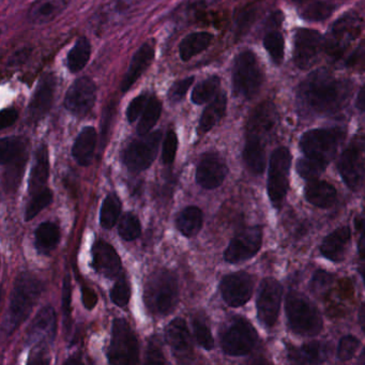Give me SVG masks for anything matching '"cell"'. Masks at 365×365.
I'll list each match as a JSON object with an SVG mask.
<instances>
[{
	"label": "cell",
	"mask_w": 365,
	"mask_h": 365,
	"mask_svg": "<svg viewBox=\"0 0 365 365\" xmlns=\"http://www.w3.org/2000/svg\"><path fill=\"white\" fill-rule=\"evenodd\" d=\"M351 93L349 83L335 78L327 70L309 74L298 91L299 103L314 114L329 116L341 112Z\"/></svg>",
	"instance_id": "6da1fadb"
},
{
	"label": "cell",
	"mask_w": 365,
	"mask_h": 365,
	"mask_svg": "<svg viewBox=\"0 0 365 365\" xmlns=\"http://www.w3.org/2000/svg\"><path fill=\"white\" fill-rule=\"evenodd\" d=\"M42 290L41 281L33 273L23 272L16 277L3 324L6 334H12L29 318Z\"/></svg>",
	"instance_id": "7a4b0ae2"
},
{
	"label": "cell",
	"mask_w": 365,
	"mask_h": 365,
	"mask_svg": "<svg viewBox=\"0 0 365 365\" xmlns=\"http://www.w3.org/2000/svg\"><path fill=\"white\" fill-rule=\"evenodd\" d=\"M179 301L178 277L173 271L158 270L147 279L144 302L155 315H168Z\"/></svg>",
	"instance_id": "3957f363"
},
{
	"label": "cell",
	"mask_w": 365,
	"mask_h": 365,
	"mask_svg": "<svg viewBox=\"0 0 365 365\" xmlns=\"http://www.w3.org/2000/svg\"><path fill=\"white\" fill-rule=\"evenodd\" d=\"M29 140L22 136H10L0 140V162L4 168V187L14 192L20 185L29 161Z\"/></svg>",
	"instance_id": "277c9868"
},
{
	"label": "cell",
	"mask_w": 365,
	"mask_h": 365,
	"mask_svg": "<svg viewBox=\"0 0 365 365\" xmlns=\"http://www.w3.org/2000/svg\"><path fill=\"white\" fill-rule=\"evenodd\" d=\"M286 316L290 329L303 336H315L322 331V314L302 294L290 292L286 298Z\"/></svg>",
	"instance_id": "5b68a950"
},
{
	"label": "cell",
	"mask_w": 365,
	"mask_h": 365,
	"mask_svg": "<svg viewBox=\"0 0 365 365\" xmlns=\"http://www.w3.org/2000/svg\"><path fill=\"white\" fill-rule=\"evenodd\" d=\"M264 73L257 57L252 51H243L235 59L232 86L237 97L251 100L259 93Z\"/></svg>",
	"instance_id": "8992f818"
},
{
	"label": "cell",
	"mask_w": 365,
	"mask_h": 365,
	"mask_svg": "<svg viewBox=\"0 0 365 365\" xmlns=\"http://www.w3.org/2000/svg\"><path fill=\"white\" fill-rule=\"evenodd\" d=\"M108 359L110 364H135L140 360L138 337L129 322L123 318H117L113 322Z\"/></svg>",
	"instance_id": "52a82bcc"
},
{
	"label": "cell",
	"mask_w": 365,
	"mask_h": 365,
	"mask_svg": "<svg viewBox=\"0 0 365 365\" xmlns=\"http://www.w3.org/2000/svg\"><path fill=\"white\" fill-rule=\"evenodd\" d=\"M258 341L255 328L242 317H235L221 332V347L228 356H247Z\"/></svg>",
	"instance_id": "ba28073f"
},
{
	"label": "cell",
	"mask_w": 365,
	"mask_h": 365,
	"mask_svg": "<svg viewBox=\"0 0 365 365\" xmlns=\"http://www.w3.org/2000/svg\"><path fill=\"white\" fill-rule=\"evenodd\" d=\"M345 138L341 129H315L305 132L300 140V148L307 157L329 163Z\"/></svg>",
	"instance_id": "9c48e42d"
},
{
	"label": "cell",
	"mask_w": 365,
	"mask_h": 365,
	"mask_svg": "<svg viewBox=\"0 0 365 365\" xmlns=\"http://www.w3.org/2000/svg\"><path fill=\"white\" fill-rule=\"evenodd\" d=\"M290 166V151L285 147L275 149L271 155L268 176V195L275 208L281 207L287 194Z\"/></svg>",
	"instance_id": "30bf717a"
},
{
	"label": "cell",
	"mask_w": 365,
	"mask_h": 365,
	"mask_svg": "<svg viewBox=\"0 0 365 365\" xmlns=\"http://www.w3.org/2000/svg\"><path fill=\"white\" fill-rule=\"evenodd\" d=\"M133 140L123 153V162L132 173L148 170L157 157L161 142V131L153 132Z\"/></svg>",
	"instance_id": "8fae6325"
},
{
	"label": "cell",
	"mask_w": 365,
	"mask_h": 365,
	"mask_svg": "<svg viewBox=\"0 0 365 365\" xmlns=\"http://www.w3.org/2000/svg\"><path fill=\"white\" fill-rule=\"evenodd\" d=\"M361 26L362 21L358 14L351 12L341 16L331 27L330 33L324 40V50L331 56H341L346 48L360 35Z\"/></svg>",
	"instance_id": "7c38bea8"
},
{
	"label": "cell",
	"mask_w": 365,
	"mask_h": 365,
	"mask_svg": "<svg viewBox=\"0 0 365 365\" xmlns=\"http://www.w3.org/2000/svg\"><path fill=\"white\" fill-rule=\"evenodd\" d=\"M283 288L277 279L267 277L260 284L257 297L258 319L267 328L274 326L279 317Z\"/></svg>",
	"instance_id": "4fadbf2b"
},
{
	"label": "cell",
	"mask_w": 365,
	"mask_h": 365,
	"mask_svg": "<svg viewBox=\"0 0 365 365\" xmlns=\"http://www.w3.org/2000/svg\"><path fill=\"white\" fill-rule=\"evenodd\" d=\"M262 245V230L258 226L245 228L232 238L226 249L224 258L230 264H238L251 259Z\"/></svg>",
	"instance_id": "5bb4252c"
},
{
	"label": "cell",
	"mask_w": 365,
	"mask_h": 365,
	"mask_svg": "<svg viewBox=\"0 0 365 365\" xmlns=\"http://www.w3.org/2000/svg\"><path fill=\"white\" fill-rule=\"evenodd\" d=\"M324 48V40L318 31L300 29L296 31L294 41V61L299 69H309L317 61Z\"/></svg>",
	"instance_id": "9a60e30c"
},
{
	"label": "cell",
	"mask_w": 365,
	"mask_h": 365,
	"mask_svg": "<svg viewBox=\"0 0 365 365\" xmlns=\"http://www.w3.org/2000/svg\"><path fill=\"white\" fill-rule=\"evenodd\" d=\"M57 317L54 307L48 305L40 309L35 319L29 327L26 341L29 345H36L44 350L54 341L56 336Z\"/></svg>",
	"instance_id": "2e32d148"
},
{
	"label": "cell",
	"mask_w": 365,
	"mask_h": 365,
	"mask_svg": "<svg viewBox=\"0 0 365 365\" xmlns=\"http://www.w3.org/2000/svg\"><path fill=\"white\" fill-rule=\"evenodd\" d=\"M97 100V87L89 78L76 80L68 89L65 97V108L71 114L82 117L88 114Z\"/></svg>",
	"instance_id": "e0dca14e"
},
{
	"label": "cell",
	"mask_w": 365,
	"mask_h": 365,
	"mask_svg": "<svg viewBox=\"0 0 365 365\" xmlns=\"http://www.w3.org/2000/svg\"><path fill=\"white\" fill-rule=\"evenodd\" d=\"M253 288V279L249 273L243 271L226 275L220 284L224 301L232 307L245 305L251 299Z\"/></svg>",
	"instance_id": "ac0fdd59"
},
{
	"label": "cell",
	"mask_w": 365,
	"mask_h": 365,
	"mask_svg": "<svg viewBox=\"0 0 365 365\" xmlns=\"http://www.w3.org/2000/svg\"><path fill=\"white\" fill-rule=\"evenodd\" d=\"M277 114L274 106L264 102L252 112L247 125V138L266 143L277 125Z\"/></svg>",
	"instance_id": "d6986e66"
},
{
	"label": "cell",
	"mask_w": 365,
	"mask_h": 365,
	"mask_svg": "<svg viewBox=\"0 0 365 365\" xmlns=\"http://www.w3.org/2000/svg\"><path fill=\"white\" fill-rule=\"evenodd\" d=\"M225 161L217 153L202 155L196 170V182L206 190L219 187L227 176Z\"/></svg>",
	"instance_id": "ffe728a7"
},
{
	"label": "cell",
	"mask_w": 365,
	"mask_h": 365,
	"mask_svg": "<svg viewBox=\"0 0 365 365\" xmlns=\"http://www.w3.org/2000/svg\"><path fill=\"white\" fill-rule=\"evenodd\" d=\"M339 172L350 190L358 191L362 187L365 179V163L356 147H348L341 153L339 161Z\"/></svg>",
	"instance_id": "44dd1931"
},
{
	"label": "cell",
	"mask_w": 365,
	"mask_h": 365,
	"mask_svg": "<svg viewBox=\"0 0 365 365\" xmlns=\"http://www.w3.org/2000/svg\"><path fill=\"white\" fill-rule=\"evenodd\" d=\"M56 78L54 74L46 73L40 78L29 108V117L31 123H38L50 112L54 101Z\"/></svg>",
	"instance_id": "7402d4cb"
},
{
	"label": "cell",
	"mask_w": 365,
	"mask_h": 365,
	"mask_svg": "<svg viewBox=\"0 0 365 365\" xmlns=\"http://www.w3.org/2000/svg\"><path fill=\"white\" fill-rule=\"evenodd\" d=\"M93 268L96 272L100 273L108 279L119 277L121 272V258L117 254L113 245L106 241L99 240L93 245Z\"/></svg>",
	"instance_id": "603a6c76"
},
{
	"label": "cell",
	"mask_w": 365,
	"mask_h": 365,
	"mask_svg": "<svg viewBox=\"0 0 365 365\" xmlns=\"http://www.w3.org/2000/svg\"><path fill=\"white\" fill-rule=\"evenodd\" d=\"M165 339L177 358L181 360L191 358L193 347L185 320L182 318L172 320L166 327Z\"/></svg>",
	"instance_id": "cb8c5ba5"
},
{
	"label": "cell",
	"mask_w": 365,
	"mask_h": 365,
	"mask_svg": "<svg viewBox=\"0 0 365 365\" xmlns=\"http://www.w3.org/2000/svg\"><path fill=\"white\" fill-rule=\"evenodd\" d=\"M155 53L153 46L149 43H144L134 54L131 59L127 73L123 76L120 89L123 93H127L132 88L136 81L145 73L147 69L150 67L155 59Z\"/></svg>",
	"instance_id": "d4e9b609"
},
{
	"label": "cell",
	"mask_w": 365,
	"mask_h": 365,
	"mask_svg": "<svg viewBox=\"0 0 365 365\" xmlns=\"http://www.w3.org/2000/svg\"><path fill=\"white\" fill-rule=\"evenodd\" d=\"M350 238H351V230L348 226L337 228L322 241L320 247L322 256L334 262H341L345 258Z\"/></svg>",
	"instance_id": "484cf974"
},
{
	"label": "cell",
	"mask_w": 365,
	"mask_h": 365,
	"mask_svg": "<svg viewBox=\"0 0 365 365\" xmlns=\"http://www.w3.org/2000/svg\"><path fill=\"white\" fill-rule=\"evenodd\" d=\"M70 3L71 0H36L29 10V21L35 25L48 24L58 18Z\"/></svg>",
	"instance_id": "4316f807"
},
{
	"label": "cell",
	"mask_w": 365,
	"mask_h": 365,
	"mask_svg": "<svg viewBox=\"0 0 365 365\" xmlns=\"http://www.w3.org/2000/svg\"><path fill=\"white\" fill-rule=\"evenodd\" d=\"M328 354V346L320 341H312L299 348H288V359L297 364H320L326 361Z\"/></svg>",
	"instance_id": "83f0119b"
},
{
	"label": "cell",
	"mask_w": 365,
	"mask_h": 365,
	"mask_svg": "<svg viewBox=\"0 0 365 365\" xmlns=\"http://www.w3.org/2000/svg\"><path fill=\"white\" fill-rule=\"evenodd\" d=\"M50 176V157L46 145H40L36 153V161L29 177V193L35 195L44 189Z\"/></svg>",
	"instance_id": "f1b7e54d"
},
{
	"label": "cell",
	"mask_w": 365,
	"mask_h": 365,
	"mask_svg": "<svg viewBox=\"0 0 365 365\" xmlns=\"http://www.w3.org/2000/svg\"><path fill=\"white\" fill-rule=\"evenodd\" d=\"M96 145H97V131L95 128H84L76 138L72 148V155L81 166H89L93 163Z\"/></svg>",
	"instance_id": "f546056e"
},
{
	"label": "cell",
	"mask_w": 365,
	"mask_h": 365,
	"mask_svg": "<svg viewBox=\"0 0 365 365\" xmlns=\"http://www.w3.org/2000/svg\"><path fill=\"white\" fill-rule=\"evenodd\" d=\"M336 190L326 181L309 180L305 187V198L318 208H330L336 200Z\"/></svg>",
	"instance_id": "4dcf8cb0"
},
{
	"label": "cell",
	"mask_w": 365,
	"mask_h": 365,
	"mask_svg": "<svg viewBox=\"0 0 365 365\" xmlns=\"http://www.w3.org/2000/svg\"><path fill=\"white\" fill-rule=\"evenodd\" d=\"M213 36L205 31L190 34L179 44V55L182 61H191L196 55L206 51L212 42Z\"/></svg>",
	"instance_id": "1f68e13d"
},
{
	"label": "cell",
	"mask_w": 365,
	"mask_h": 365,
	"mask_svg": "<svg viewBox=\"0 0 365 365\" xmlns=\"http://www.w3.org/2000/svg\"><path fill=\"white\" fill-rule=\"evenodd\" d=\"M227 108V98L224 93H220L209 106L205 108L200 120V132L207 133L217 125L225 115Z\"/></svg>",
	"instance_id": "d6a6232c"
},
{
	"label": "cell",
	"mask_w": 365,
	"mask_h": 365,
	"mask_svg": "<svg viewBox=\"0 0 365 365\" xmlns=\"http://www.w3.org/2000/svg\"><path fill=\"white\" fill-rule=\"evenodd\" d=\"M204 222V215L198 207L190 206L183 209L176 220L177 228L183 236L191 238L200 232Z\"/></svg>",
	"instance_id": "836d02e7"
},
{
	"label": "cell",
	"mask_w": 365,
	"mask_h": 365,
	"mask_svg": "<svg viewBox=\"0 0 365 365\" xmlns=\"http://www.w3.org/2000/svg\"><path fill=\"white\" fill-rule=\"evenodd\" d=\"M36 249L41 254H48L56 249L61 240V232L56 224L44 222L36 230Z\"/></svg>",
	"instance_id": "e575fe53"
},
{
	"label": "cell",
	"mask_w": 365,
	"mask_h": 365,
	"mask_svg": "<svg viewBox=\"0 0 365 365\" xmlns=\"http://www.w3.org/2000/svg\"><path fill=\"white\" fill-rule=\"evenodd\" d=\"M243 159L252 173L255 175L262 174L266 166L264 144L247 138L245 149H243Z\"/></svg>",
	"instance_id": "d590c367"
},
{
	"label": "cell",
	"mask_w": 365,
	"mask_h": 365,
	"mask_svg": "<svg viewBox=\"0 0 365 365\" xmlns=\"http://www.w3.org/2000/svg\"><path fill=\"white\" fill-rule=\"evenodd\" d=\"M91 55V46L86 37L78 38V41L74 44L73 48L68 54V68L72 73H78L82 71Z\"/></svg>",
	"instance_id": "8d00e7d4"
},
{
	"label": "cell",
	"mask_w": 365,
	"mask_h": 365,
	"mask_svg": "<svg viewBox=\"0 0 365 365\" xmlns=\"http://www.w3.org/2000/svg\"><path fill=\"white\" fill-rule=\"evenodd\" d=\"M220 86H221V80L219 76H211L202 81L194 87L191 96L192 101L197 106H202L212 101L220 93Z\"/></svg>",
	"instance_id": "74e56055"
},
{
	"label": "cell",
	"mask_w": 365,
	"mask_h": 365,
	"mask_svg": "<svg viewBox=\"0 0 365 365\" xmlns=\"http://www.w3.org/2000/svg\"><path fill=\"white\" fill-rule=\"evenodd\" d=\"M162 114V103L155 96L149 97L146 108L140 116L138 125V133L140 135H146L157 125L158 120Z\"/></svg>",
	"instance_id": "f35d334b"
},
{
	"label": "cell",
	"mask_w": 365,
	"mask_h": 365,
	"mask_svg": "<svg viewBox=\"0 0 365 365\" xmlns=\"http://www.w3.org/2000/svg\"><path fill=\"white\" fill-rule=\"evenodd\" d=\"M121 213V200L116 194H108L102 204L100 213V223L106 230H110L116 225Z\"/></svg>",
	"instance_id": "ab89813d"
},
{
	"label": "cell",
	"mask_w": 365,
	"mask_h": 365,
	"mask_svg": "<svg viewBox=\"0 0 365 365\" xmlns=\"http://www.w3.org/2000/svg\"><path fill=\"white\" fill-rule=\"evenodd\" d=\"M334 5L331 3L314 0L303 6L301 9V16L307 21L320 22V21L327 20L334 12Z\"/></svg>",
	"instance_id": "60d3db41"
},
{
	"label": "cell",
	"mask_w": 365,
	"mask_h": 365,
	"mask_svg": "<svg viewBox=\"0 0 365 365\" xmlns=\"http://www.w3.org/2000/svg\"><path fill=\"white\" fill-rule=\"evenodd\" d=\"M264 46L275 65H281L285 52V42L279 31H270L264 38Z\"/></svg>",
	"instance_id": "b9f144b4"
},
{
	"label": "cell",
	"mask_w": 365,
	"mask_h": 365,
	"mask_svg": "<svg viewBox=\"0 0 365 365\" xmlns=\"http://www.w3.org/2000/svg\"><path fill=\"white\" fill-rule=\"evenodd\" d=\"M328 163L314 159V158L305 157L299 160L297 163V170L298 174L307 180H314L317 178L320 174L326 170Z\"/></svg>",
	"instance_id": "7bdbcfd3"
},
{
	"label": "cell",
	"mask_w": 365,
	"mask_h": 365,
	"mask_svg": "<svg viewBox=\"0 0 365 365\" xmlns=\"http://www.w3.org/2000/svg\"><path fill=\"white\" fill-rule=\"evenodd\" d=\"M53 192L48 187H44L41 191L33 195L29 206L25 212V221H31L34 217H37L43 209H46L48 205L52 202Z\"/></svg>",
	"instance_id": "ee69618b"
},
{
	"label": "cell",
	"mask_w": 365,
	"mask_h": 365,
	"mask_svg": "<svg viewBox=\"0 0 365 365\" xmlns=\"http://www.w3.org/2000/svg\"><path fill=\"white\" fill-rule=\"evenodd\" d=\"M118 232L125 241H133L142 234L140 220L134 213L128 212L121 217L118 226Z\"/></svg>",
	"instance_id": "f6af8a7d"
},
{
	"label": "cell",
	"mask_w": 365,
	"mask_h": 365,
	"mask_svg": "<svg viewBox=\"0 0 365 365\" xmlns=\"http://www.w3.org/2000/svg\"><path fill=\"white\" fill-rule=\"evenodd\" d=\"M194 336L200 347L206 350L213 349L215 347V339L212 333L209 328L208 322L204 318L196 316L193 319Z\"/></svg>",
	"instance_id": "bcb514c9"
},
{
	"label": "cell",
	"mask_w": 365,
	"mask_h": 365,
	"mask_svg": "<svg viewBox=\"0 0 365 365\" xmlns=\"http://www.w3.org/2000/svg\"><path fill=\"white\" fill-rule=\"evenodd\" d=\"M131 298V287L125 275L119 277L110 290V299L117 307H123L129 303Z\"/></svg>",
	"instance_id": "7dc6e473"
},
{
	"label": "cell",
	"mask_w": 365,
	"mask_h": 365,
	"mask_svg": "<svg viewBox=\"0 0 365 365\" xmlns=\"http://www.w3.org/2000/svg\"><path fill=\"white\" fill-rule=\"evenodd\" d=\"M177 148H178V138L175 131L170 130L166 133L162 149V162L164 165H172L176 158Z\"/></svg>",
	"instance_id": "c3c4849f"
},
{
	"label": "cell",
	"mask_w": 365,
	"mask_h": 365,
	"mask_svg": "<svg viewBox=\"0 0 365 365\" xmlns=\"http://www.w3.org/2000/svg\"><path fill=\"white\" fill-rule=\"evenodd\" d=\"M360 346V341L356 337L352 335H346L341 337L339 341V347H337V358L341 361L350 360L356 354Z\"/></svg>",
	"instance_id": "681fc988"
},
{
	"label": "cell",
	"mask_w": 365,
	"mask_h": 365,
	"mask_svg": "<svg viewBox=\"0 0 365 365\" xmlns=\"http://www.w3.org/2000/svg\"><path fill=\"white\" fill-rule=\"evenodd\" d=\"M148 96L145 95V93L132 100L127 110V118L129 123H133L134 121L138 120V118L142 116L143 112H144L147 103H148Z\"/></svg>",
	"instance_id": "f907efd6"
},
{
	"label": "cell",
	"mask_w": 365,
	"mask_h": 365,
	"mask_svg": "<svg viewBox=\"0 0 365 365\" xmlns=\"http://www.w3.org/2000/svg\"><path fill=\"white\" fill-rule=\"evenodd\" d=\"M146 362H165V356H164L163 349H162L161 341H160L158 336H153L149 339L148 348H147Z\"/></svg>",
	"instance_id": "816d5d0a"
},
{
	"label": "cell",
	"mask_w": 365,
	"mask_h": 365,
	"mask_svg": "<svg viewBox=\"0 0 365 365\" xmlns=\"http://www.w3.org/2000/svg\"><path fill=\"white\" fill-rule=\"evenodd\" d=\"M63 312L65 317V324L67 329H70V322H71V281L69 275L63 279Z\"/></svg>",
	"instance_id": "f5cc1de1"
},
{
	"label": "cell",
	"mask_w": 365,
	"mask_h": 365,
	"mask_svg": "<svg viewBox=\"0 0 365 365\" xmlns=\"http://www.w3.org/2000/svg\"><path fill=\"white\" fill-rule=\"evenodd\" d=\"M193 82L194 78L191 76V78H187L185 80L178 81V82L175 83L172 88H170V93H168V98H170V101H181L187 95Z\"/></svg>",
	"instance_id": "db71d44e"
},
{
	"label": "cell",
	"mask_w": 365,
	"mask_h": 365,
	"mask_svg": "<svg viewBox=\"0 0 365 365\" xmlns=\"http://www.w3.org/2000/svg\"><path fill=\"white\" fill-rule=\"evenodd\" d=\"M333 277L330 273L327 272L324 270H317L314 274V277H312L311 284V290L314 292H322L324 290H326L329 286L332 283Z\"/></svg>",
	"instance_id": "11a10c76"
},
{
	"label": "cell",
	"mask_w": 365,
	"mask_h": 365,
	"mask_svg": "<svg viewBox=\"0 0 365 365\" xmlns=\"http://www.w3.org/2000/svg\"><path fill=\"white\" fill-rule=\"evenodd\" d=\"M19 118V112L14 108H8L6 110H3L1 112V116H0V125H1V130L7 129V128L11 127L12 125L16 123V121Z\"/></svg>",
	"instance_id": "9f6ffc18"
},
{
	"label": "cell",
	"mask_w": 365,
	"mask_h": 365,
	"mask_svg": "<svg viewBox=\"0 0 365 365\" xmlns=\"http://www.w3.org/2000/svg\"><path fill=\"white\" fill-rule=\"evenodd\" d=\"M217 1H219V0H187L185 10L189 12L200 11V10L213 5Z\"/></svg>",
	"instance_id": "6f0895ef"
},
{
	"label": "cell",
	"mask_w": 365,
	"mask_h": 365,
	"mask_svg": "<svg viewBox=\"0 0 365 365\" xmlns=\"http://www.w3.org/2000/svg\"><path fill=\"white\" fill-rule=\"evenodd\" d=\"M356 227L361 232L360 240H359V254L361 258L365 259V219H359L356 221Z\"/></svg>",
	"instance_id": "680465c9"
},
{
	"label": "cell",
	"mask_w": 365,
	"mask_h": 365,
	"mask_svg": "<svg viewBox=\"0 0 365 365\" xmlns=\"http://www.w3.org/2000/svg\"><path fill=\"white\" fill-rule=\"evenodd\" d=\"M29 52L27 50L23 51V52H18L16 55H14V58L11 59V65L19 66L23 63V61H26L27 56H29Z\"/></svg>",
	"instance_id": "91938a15"
},
{
	"label": "cell",
	"mask_w": 365,
	"mask_h": 365,
	"mask_svg": "<svg viewBox=\"0 0 365 365\" xmlns=\"http://www.w3.org/2000/svg\"><path fill=\"white\" fill-rule=\"evenodd\" d=\"M356 106L359 110H362V112H365V86L359 91L358 97H356Z\"/></svg>",
	"instance_id": "94428289"
},
{
	"label": "cell",
	"mask_w": 365,
	"mask_h": 365,
	"mask_svg": "<svg viewBox=\"0 0 365 365\" xmlns=\"http://www.w3.org/2000/svg\"><path fill=\"white\" fill-rule=\"evenodd\" d=\"M359 322H360L363 332L365 333V304H363L361 307L360 313H359Z\"/></svg>",
	"instance_id": "6125c7cd"
},
{
	"label": "cell",
	"mask_w": 365,
	"mask_h": 365,
	"mask_svg": "<svg viewBox=\"0 0 365 365\" xmlns=\"http://www.w3.org/2000/svg\"><path fill=\"white\" fill-rule=\"evenodd\" d=\"M359 363H360V364H365V348L362 354H361L360 358H359Z\"/></svg>",
	"instance_id": "be15d7a7"
},
{
	"label": "cell",
	"mask_w": 365,
	"mask_h": 365,
	"mask_svg": "<svg viewBox=\"0 0 365 365\" xmlns=\"http://www.w3.org/2000/svg\"><path fill=\"white\" fill-rule=\"evenodd\" d=\"M359 272H360L361 277H362L363 282H364L365 284V266L361 267L360 269H359Z\"/></svg>",
	"instance_id": "e7e4bbea"
}]
</instances>
